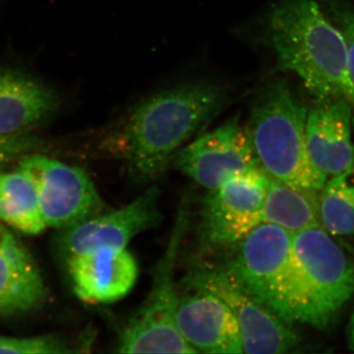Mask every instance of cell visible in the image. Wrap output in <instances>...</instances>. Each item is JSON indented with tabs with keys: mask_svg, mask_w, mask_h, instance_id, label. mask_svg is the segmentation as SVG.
<instances>
[{
	"mask_svg": "<svg viewBox=\"0 0 354 354\" xmlns=\"http://www.w3.org/2000/svg\"><path fill=\"white\" fill-rule=\"evenodd\" d=\"M292 246L323 329L353 295L354 264L322 225L295 232Z\"/></svg>",
	"mask_w": 354,
	"mask_h": 354,
	"instance_id": "obj_6",
	"label": "cell"
},
{
	"mask_svg": "<svg viewBox=\"0 0 354 354\" xmlns=\"http://www.w3.org/2000/svg\"><path fill=\"white\" fill-rule=\"evenodd\" d=\"M174 160L179 171L209 190L236 172L260 167L247 128L237 118L183 147Z\"/></svg>",
	"mask_w": 354,
	"mask_h": 354,
	"instance_id": "obj_10",
	"label": "cell"
},
{
	"mask_svg": "<svg viewBox=\"0 0 354 354\" xmlns=\"http://www.w3.org/2000/svg\"><path fill=\"white\" fill-rule=\"evenodd\" d=\"M160 190L151 186L141 196L118 211L97 215L67 227L60 246L66 258L100 247L127 248L137 235L157 227Z\"/></svg>",
	"mask_w": 354,
	"mask_h": 354,
	"instance_id": "obj_11",
	"label": "cell"
},
{
	"mask_svg": "<svg viewBox=\"0 0 354 354\" xmlns=\"http://www.w3.org/2000/svg\"><path fill=\"white\" fill-rule=\"evenodd\" d=\"M44 297L43 279L31 254L0 225V314L30 311Z\"/></svg>",
	"mask_w": 354,
	"mask_h": 354,
	"instance_id": "obj_16",
	"label": "cell"
},
{
	"mask_svg": "<svg viewBox=\"0 0 354 354\" xmlns=\"http://www.w3.org/2000/svg\"><path fill=\"white\" fill-rule=\"evenodd\" d=\"M353 109L344 100H322L307 113L306 146L314 167L328 176L354 165Z\"/></svg>",
	"mask_w": 354,
	"mask_h": 354,
	"instance_id": "obj_14",
	"label": "cell"
},
{
	"mask_svg": "<svg viewBox=\"0 0 354 354\" xmlns=\"http://www.w3.org/2000/svg\"><path fill=\"white\" fill-rule=\"evenodd\" d=\"M293 232L261 223L239 242L223 269L235 283L286 322L318 328L308 286L293 252Z\"/></svg>",
	"mask_w": 354,
	"mask_h": 354,
	"instance_id": "obj_3",
	"label": "cell"
},
{
	"mask_svg": "<svg viewBox=\"0 0 354 354\" xmlns=\"http://www.w3.org/2000/svg\"><path fill=\"white\" fill-rule=\"evenodd\" d=\"M0 220L26 234H39L46 228L38 192L21 167L0 174Z\"/></svg>",
	"mask_w": 354,
	"mask_h": 354,
	"instance_id": "obj_18",
	"label": "cell"
},
{
	"mask_svg": "<svg viewBox=\"0 0 354 354\" xmlns=\"http://www.w3.org/2000/svg\"><path fill=\"white\" fill-rule=\"evenodd\" d=\"M179 298L177 330L197 353H243L239 323L227 304L209 291L190 288Z\"/></svg>",
	"mask_w": 354,
	"mask_h": 354,
	"instance_id": "obj_13",
	"label": "cell"
},
{
	"mask_svg": "<svg viewBox=\"0 0 354 354\" xmlns=\"http://www.w3.org/2000/svg\"><path fill=\"white\" fill-rule=\"evenodd\" d=\"M68 351L64 342L50 335L28 339L0 337V353H64Z\"/></svg>",
	"mask_w": 354,
	"mask_h": 354,
	"instance_id": "obj_21",
	"label": "cell"
},
{
	"mask_svg": "<svg viewBox=\"0 0 354 354\" xmlns=\"http://www.w3.org/2000/svg\"><path fill=\"white\" fill-rule=\"evenodd\" d=\"M20 167L35 184L46 227H70L102 211L99 193L80 167L41 155L25 158Z\"/></svg>",
	"mask_w": 354,
	"mask_h": 354,
	"instance_id": "obj_9",
	"label": "cell"
},
{
	"mask_svg": "<svg viewBox=\"0 0 354 354\" xmlns=\"http://www.w3.org/2000/svg\"><path fill=\"white\" fill-rule=\"evenodd\" d=\"M227 101L225 88L205 81L167 88L136 104L116 128L111 144L135 180H155Z\"/></svg>",
	"mask_w": 354,
	"mask_h": 354,
	"instance_id": "obj_1",
	"label": "cell"
},
{
	"mask_svg": "<svg viewBox=\"0 0 354 354\" xmlns=\"http://www.w3.org/2000/svg\"><path fill=\"white\" fill-rule=\"evenodd\" d=\"M351 346H353V348L354 349V313L351 322Z\"/></svg>",
	"mask_w": 354,
	"mask_h": 354,
	"instance_id": "obj_23",
	"label": "cell"
},
{
	"mask_svg": "<svg viewBox=\"0 0 354 354\" xmlns=\"http://www.w3.org/2000/svg\"><path fill=\"white\" fill-rule=\"evenodd\" d=\"M185 285L214 293L227 304L239 323L244 353H286L299 344L291 324L244 290L223 268L191 272Z\"/></svg>",
	"mask_w": 354,
	"mask_h": 354,
	"instance_id": "obj_7",
	"label": "cell"
},
{
	"mask_svg": "<svg viewBox=\"0 0 354 354\" xmlns=\"http://www.w3.org/2000/svg\"><path fill=\"white\" fill-rule=\"evenodd\" d=\"M319 191L295 187L270 177L263 221L295 232L321 225Z\"/></svg>",
	"mask_w": 354,
	"mask_h": 354,
	"instance_id": "obj_17",
	"label": "cell"
},
{
	"mask_svg": "<svg viewBox=\"0 0 354 354\" xmlns=\"http://www.w3.org/2000/svg\"><path fill=\"white\" fill-rule=\"evenodd\" d=\"M188 225L183 204L162 257L153 268L152 286L141 307L129 319L120 335V353H196L177 330L179 297L174 283L177 258Z\"/></svg>",
	"mask_w": 354,
	"mask_h": 354,
	"instance_id": "obj_5",
	"label": "cell"
},
{
	"mask_svg": "<svg viewBox=\"0 0 354 354\" xmlns=\"http://www.w3.org/2000/svg\"><path fill=\"white\" fill-rule=\"evenodd\" d=\"M330 21L342 32L348 53V66L354 81V4L346 0H326Z\"/></svg>",
	"mask_w": 354,
	"mask_h": 354,
	"instance_id": "obj_20",
	"label": "cell"
},
{
	"mask_svg": "<svg viewBox=\"0 0 354 354\" xmlns=\"http://www.w3.org/2000/svg\"><path fill=\"white\" fill-rule=\"evenodd\" d=\"M264 26L278 68L297 74L316 101L348 102L354 120V81L346 43L315 0H274Z\"/></svg>",
	"mask_w": 354,
	"mask_h": 354,
	"instance_id": "obj_2",
	"label": "cell"
},
{
	"mask_svg": "<svg viewBox=\"0 0 354 354\" xmlns=\"http://www.w3.org/2000/svg\"><path fill=\"white\" fill-rule=\"evenodd\" d=\"M77 297L91 304H108L127 297L138 278V264L127 248L100 247L67 258Z\"/></svg>",
	"mask_w": 354,
	"mask_h": 354,
	"instance_id": "obj_12",
	"label": "cell"
},
{
	"mask_svg": "<svg viewBox=\"0 0 354 354\" xmlns=\"http://www.w3.org/2000/svg\"><path fill=\"white\" fill-rule=\"evenodd\" d=\"M306 108L283 79L268 81L254 97L248 131L261 169L281 183L321 191L328 177L310 160Z\"/></svg>",
	"mask_w": 354,
	"mask_h": 354,
	"instance_id": "obj_4",
	"label": "cell"
},
{
	"mask_svg": "<svg viewBox=\"0 0 354 354\" xmlns=\"http://www.w3.org/2000/svg\"><path fill=\"white\" fill-rule=\"evenodd\" d=\"M28 142L17 137H0V169L13 153L22 150Z\"/></svg>",
	"mask_w": 354,
	"mask_h": 354,
	"instance_id": "obj_22",
	"label": "cell"
},
{
	"mask_svg": "<svg viewBox=\"0 0 354 354\" xmlns=\"http://www.w3.org/2000/svg\"><path fill=\"white\" fill-rule=\"evenodd\" d=\"M270 176L261 167L236 172L209 191L202 208V230L213 245L239 243L263 223Z\"/></svg>",
	"mask_w": 354,
	"mask_h": 354,
	"instance_id": "obj_8",
	"label": "cell"
},
{
	"mask_svg": "<svg viewBox=\"0 0 354 354\" xmlns=\"http://www.w3.org/2000/svg\"><path fill=\"white\" fill-rule=\"evenodd\" d=\"M57 108V97L39 81L0 71V137H17L50 118Z\"/></svg>",
	"mask_w": 354,
	"mask_h": 354,
	"instance_id": "obj_15",
	"label": "cell"
},
{
	"mask_svg": "<svg viewBox=\"0 0 354 354\" xmlns=\"http://www.w3.org/2000/svg\"><path fill=\"white\" fill-rule=\"evenodd\" d=\"M319 211L321 225L330 235L354 237V165L327 179Z\"/></svg>",
	"mask_w": 354,
	"mask_h": 354,
	"instance_id": "obj_19",
	"label": "cell"
}]
</instances>
